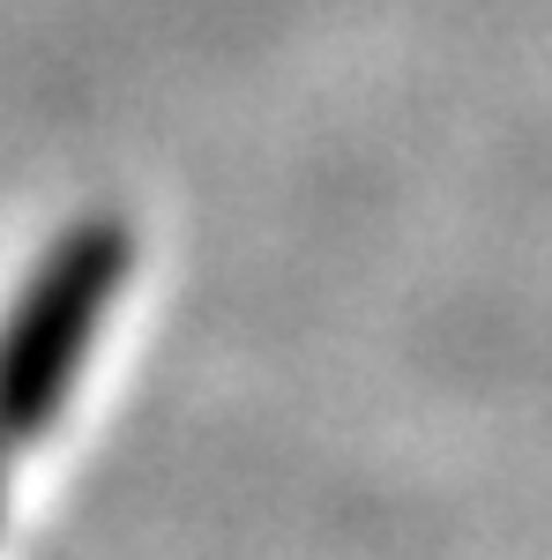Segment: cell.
<instances>
[{
  "label": "cell",
  "instance_id": "cell-1",
  "mask_svg": "<svg viewBox=\"0 0 552 560\" xmlns=\"http://www.w3.org/2000/svg\"><path fill=\"white\" fill-rule=\"evenodd\" d=\"M128 269H134L128 224L83 217L23 277V292L0 322V456L31 448L60 419V404L83 382V359L105 329V314L128 292Z\"/></svg>",
  "mask_w": 552,
  "mask_h": 560
}]
</instances>
